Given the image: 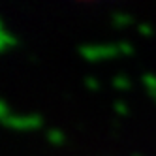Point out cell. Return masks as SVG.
I'll use <instances>...</instances> for the list:
<instances>
[{
    "label": "cell",
    "instance_id": "obj_1",
    "mask_svg": "<svg viewBox=\"0 0 156 156\" xmlns=\"http://www.w3.org/2000/svg\"><path fill=\"white\" fill-rule=\"evenodd\" d=\"M79 53L85 60L98 62V60L111 58V57H115V55H119V49H117V43L115 45H81Z\"/></svg>",
    "mask_w": 156,
    "mask_h": 156
},
{
    "label": "cell",
    "instance_id": "obj_2",
    "mask_svg": "<svg viewBox=\"0 0 156 156\" xmlns=\"http://www.w3.org/2000/svg\"><path fill=\"white\" fill-rule=\"evenodd\" d=\"M2 122L6 126H9V128L32 130V128H38L41 124V117H38V115H9Z\"/></svg>",
    "mask_w": 156,
    "mask_h": 156
},
{
    "label": "cell",
    "instance_id": "obj_3",
    "mask_svg": "<svg viewBox=\"0 0 156 156\" xmlns=\"http://www.w3.org/2000/svg\"><path fill=\"white\" fill-rule=\"evenodd\" d=\"M143 85L147 87V90H149L151 98L156 102V75H152V73H145V75H143Z\"/></svg>",
    "mask_w": 156,
    "mask_h": 156
},
{
    "label": "cell",
    "instance_id": "obj_4",
    "mask_svg": "<svg viewBox=\"0 0 156 156\" xmlns=\"http://www.w3.org/2000/svg\"><path fill=\"white\" fill-rule=\"evenodd\" d=\"M13 45H15V38L9 36V32L6 28H0V49L6 51V49L13 47Z\"/></svg>",
    "mask_w": 156,
    "mask_h": 156
},
{
    "label": "cell",
    "instance_id": "obj_5",
    "mask_svg": "<svg viewBox=\"0 0 156 156\" xmlns=\"http://www.w3.org/2000/svg\"><path fill=\"white\" fill-rule=\"evenodd\" d=\"M111 19H113L115 27H126V25H130V21H132V17L128 13H113Z\"/></svg>",
    "mask_w": 156,
    "mask_h": 156
},
{
    "label": "cell",
    "instance_id": "obj_6",
    "mask_svg": "<svg viewBox=\"0 0 156 156\" xmlns=\"http://www.w3.org/2000/svg\"><path fill=\"white\" fill-rule=\"evenodd\" d=\"M47 141L53 143V145H60L64 141V133L60 130H49L47 132Z\"/></svg>",
    "mask_w": 156,
    "mask_h": 156
},
{
    "label": "cell",
    "instance_id": "obj_7",
    "mask_svg": "<svg viewBox=\"0 0 156 156\" xmlns=\"http://www.w3.org/2000/svg\"><path fill=\"white\" fill-rule=\"evenodd\" d=\"M113 87L117 88V90H126V88L130 87V81L126 79V75H115V79H113Z\"/></svg>",
    "mask_w": 156,
    "mask_h": 156
},
{
    "label": "cell",
    "instance_id": "obj_8",
    "mask_svg": "<svg viewBox=\"0 0 156 156\" xmlns=\"http://www.w3.org/2000/svg\"><path fill=\"white\" fill-rule=\"evenodd\" d=\"M117 49H119V55H130L132 53V45L126 41H122V43H117Z\"/></svg>",
    "mask_w": 156,
    "mask_h": 156
},
{
    "label": "cell",
    "instance_id": "obj_9",
    "mask_svg": "<svg viewBox=\"0 0 156 156\" xmlns=\"http://www.w3.org/2000/svg\"><path fill=\"white\" fill-rule=\"evenodd\" d=\"M137 28H139V34H143V36H151L152 34V27L147 25V23H141Z\"/></svg>",
    "mask_w": 156,
    "mask_h": 156
},
{
    "label": "cell",
    "instance_id": "obj_10",
    "mask_svg": "<svg viewBox=\"0 0 156 156\" xmlns=\"http://www.w3.org/2000/svg\"><path fill=\"white\" fill-rule=\"evenodd\" d=\"M85 85H87V88H90V90H98V81L92 79V77H87V79H85Z\"/></svg>",
    "mask_w": 156,
    "mask_h": 156
},
{
    "label": "cell",
    "instance_id": "obj_11",
    "mask_svg": "<svg viewBox=\"0 0 156 156\" xmlns=\"http://www.w3.org/2000/svg\"><path fill=\"white\" fill-rule=\"evenodd\" d=\"M115 111L120 115H126V104L124 102H115Z\"/></svg>",
    "mask_w": 156,
    "mask_h": 156
},
{
    "label": "cell",
    "instance_id": "obj_12",
    "mask_svg": "<svg viewBox=\"0 0 156 156\" xmlns=\"http://www.w3.org/2000/svg\"><path fill=\"white\" fill-rule=\"evenodd\" d=\"M0 117H2V120L9 117V113H8V104L6 102H0Z\"/></svg>",
    "mask_w": 156,
    "mask_h": 156
},
{
    "label": "cell",
    "instance_id": "obj_13",
    "mask_svg": "<svg viewBox=\"0 0 156 156\" xmlns=\"http://www.w3.org/2000/svg\"><path fill=\"white\" fill-rule=\"evenodd\" d=\"M136 156H137V154H136Z\"/></svg>",
    "mask_w": 156,
    "mask_h": 156
}]
</instances>
